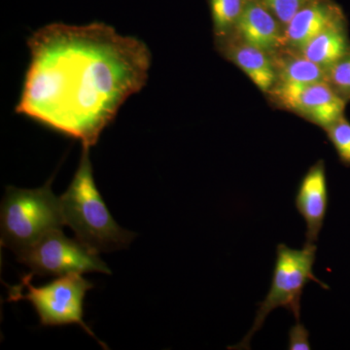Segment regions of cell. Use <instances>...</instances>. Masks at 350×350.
Returning <instances> with one entry per match:
<instances>
[{
	"instance_id": "obj_1",
	"label": "cell",
	"mask_w": 350,
	"mask_h": 350,
	"mask_svg": "<svg viewBox=\"0 0 350 350\" xmlns=\"http://www.w3.org/2000/svg\"><path fill=\"white\" fill-rule=\"evenodd\" d=\"M27 46L31 63L16 112L83 146L96 144L124 103L148 81V46L103 23L47 25Z\"/></svg>"
},
{
	"instance_id": "obj_2",
	"label": "cell",
	"mask_w": 350,
	"mask_h": 350,
	"mask_svg": "<svg viewBox=\"0 0 350 350\" xmlns=\"http://www.w3.org/2000/svg\"><path fill=\"white\" fill-rule=\"evenodd\" d=\"M89 150L83 146L75 178L59 198L64 222L80 243L98 254L123 250L137 234L120 227L108 211L94 183Z\"/></svg>"
},
{
	"instance_id": "obj_3",
	"label": "cell",
	"mask_w": 350,
	"mask_h": 350,
	"mask_svg": "<svg viewBox=\"0 0 350 350\" xmlns=\"http://www.w3.org/2000/svg\"><path fill=\"white\" fill-rule=\"evenodd\" d=\"M52 181L34 190L6 188L1 204V244L16 255L66 225L61 200L51 189Z\"/></svg>"
},
{
	"instance_id": "obj_4",
	"label": "cell",
	"mask_w": 350,
	"mask_h": 350,
	"mask_svg": "<svg viewBox=\"0 0 350 350\" xmlns=\"http://www.w3.org/2000/svg\"><path fill=\"white\" fill-rule=\"evenodd\" d=\"M317 244L306 243L301 250L290 248L286 244L276 246V259L273 280L266 298L258 304L252 327L241 342L230 349H250L251 340L264 325L269 313L278 308L289 310L296 321H300L301 295L310 282L329 289L326 283L315 276L313 266L317 259Z\"/></svg>"
},
{
	"instance_id": "obj_5",
	"label": "cell",
	"mask_w": 350,
	"mask_h": 350,
	"mask_svg": "<svg viewBox=\"0 0 350 350\" xmlns=\"http://www.w3.org/2000/svg\"><path fill=\"white\" fill-rule=\"evenodd\" d=\"M22 286L27 288L23 294L17 286L9 287V301H31L38 312L43 326H62L77 324L92 337L93 332L83 321V303L88 290L93 284L79 273L61 276L42 287L31 285V275H25Z\"/></svg>"
},
{
	"instance_id": "obj_6",
	"label": "cell",
	"mask_w": 350,
	"mask_h": 350,
	"mask_svg": "<svg viewBox=\"0 0 350 350\" xmlns=\"http://www.w3.org/2000/svg\"><path fill=\"white\" fill-rule=\"evenodd\" d=\"M18 261L27 265L32 275L66 276L84 273H108L111 271L98 257L77 239L66 238L61 230H54L17 255Z\"/></svg>"
},
{
	"instance_id": "obj_7",
	"label": "cell",
	"mask_w": 350,
	"mask_h": 350,
	"mask_svg": "<svg viewBox=\"0 0 350 350\" xmlns=\"http://www.w3.org/2000/svg\"><path fill=\"white\" fill-rule=\"evenodd\" d=\"M271 90L278 103L325 130L344 117L347 100L328 81L280 82Z\"/></svg>"
},
{
	"instance_id": "obj_8",
	"label": "cell",
	"mask_w": 350,
	"mask_h": 350,
	"mask_svg": "<svg viewBox=\"0 0 350 350\" xmlns=\"http://www.w3.org/2000/svg\"><path fill=\"white\" fill-rule=\"evenodd\" d=\"M328 185L325 163L319 161L303 177L297 190L295 204L305 220L306 243L317 244L328 211Z\"/></svg>"
},
{
	"instance_id": "obj_9",
	"label": "cell",
	"mask_w": 350,
	"mask_h": 350,
	"mask_svg": "<svg viewBox=\"0 0 350 350\" xmlns=\"http://www.w3.org/2000/svg\"><path fill=\"white\" fill-rule=\"evenodd\" d=\"M342 21L344 12L333 0H310L285 25L284 42L301 50L315 36Z\"/></svg>"
},
{
	"instance_id": "obj_10",
	"label": "cell",
	"mask_w": 350,
	"mask_h": 350,
	"mask_svg": "<svg viewBox=\"0 0 350 350\" xmlns=\"http://www.w3.org/2000/svg\"><path fill=\"white\" fill-rule=\"evenodd\" d=\"M278 22L260 0H248L234 29L241 34L243 43L269 54L284 43Z\"/></svg>"
},
{
	"instance_id": "obj_11",
	"label": "cell",
	"mask_w": 350,
	"mask_h": 350,
	"mask_svg": "<svg viewBox=\"0 0 350 350\" xmlns=\"http://www.w3.org/2000/svg\"><path fill=\"white\" fill-rule=\"evenodd\" d=\"M303 56L326 70L350 52L345 21L332 25L301 49Z\"/></svg>"
},
{
	"instance_id": "obj_12",
	"label": "cell",
	"mask_w": 350,
	"mask_h": 350,
	"mask_svg": "<svg viewBox=\"0 0 350 350\" xmlns=\"http://www.w3.org/2000/svg\"><path fill=\"white\" fill-rule=\"evenodd\" d=\"M268 55L264 51L243 43L232 47L229 56L261 91L269 92L275 87L278 75L275 64Z\"/></svg>"
},
{
	"instance_id": "obj_13",
	"label": "cell",
	"mask_w": 350,
	"mask_h": 350,
	"mask_svg": "<svg viewBox=\"0 0 350 350\" xmlns=\"http://www.w3.org/2000/svg\"><path fill=\"white\" fill-rule=\"evenodd\" d=\"M280 82L310 84L327 81V70L305 57H295L282 64Z\"/></svg>"
},
{
	"instance_id": "obj_14",
	"label": "cell",
	"mask_w": 350,
	"mask_h": 350,
	"mask_svg": "<svg viewBox=\"0 0 350 350\" xmlns=\"http://www.w3.org/2000/svg\"><path fill=\"white\" fill-rule=\"evenodd\" d=\"M248 0H208L214 31L224 36L234 29Z\"/></svg>"
},
{
	"instance_id": "obj_15",
	"label": "cell",
	"mask_w": 350,
	"mask_h": 350,
	"mask_svg": "<svg viewBox=\"0 0 350 350\" xmlns=\"http://www.w3.org/2000/svg\"><path fill=\"white\" fill-rule=\"evenodd\" d=\"M329 139L337 151L340 163L350 167V123L344 117L326 129Z\"/></svg>"
},
{
	"instance_id": "obj_16",
	"label": "cell",
	"mask_w": 350,
	"mask_h": 350,
	"mask_svg": "<svg viewBox=\"0 0 350 350\" xmlns=\"http://www.w3.org/2000/svg\"><path fill=\"white\" fill-rule=\"evenodd\" d=\"M327 81L342 98H350V52L327 70Z\"/></svg>"
},
{
	"instance_id": "obj_17",
	"label": "cell",
	"mask_w": 350,
	"mask_h": 350,
	"mask_svg": "<svg viewBox=\"0 0 350 350\" xmlns=\"http://www.w3.org/2000/svg\"><path fill=\"white\" fill-rule=\"evenodd\" d=\"M275 16L282 25H286L295 14L310 0H260Z\"/></svg>"
},
{
	"instance_id": "obj_18",
	"label": "cell",
	"mask_w": 350,
	"mask_h": 350,
	"mask_svg": "<svg viewBox=\"0 0 350 350\" xmlns=\"http://www.w3.org/2000/svg\"><path fill=\"white\" fill-rule=\"evenodd\" d=\"M288 349L289 350H310V332L306 330L305 325L301 321L290 328L288 334Z\"/></svg>"
}]
</instances>
